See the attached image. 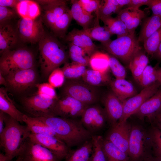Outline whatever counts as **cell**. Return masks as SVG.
<instances>
[{"label":"cell","mask_w":161,"mask_h":161,"mask_svg":"<svg viewBox=\"0 0 161 161\" xmlns=\"http://www.w3.org/2000/svg\"><path fill=\"white\" fill-rule=\"evenodd\" d=\"M0 110L19 122H23L24 114L19 111L16 107L10 98L5 88H0Z\"/></svg>","instance_id":"21"},{"label":"cell","mask_w":161,"mask_h":161,"mask_svg":"<svg viewBox=\"0 0 161 161\" xmlns=\"http://www.w3.org/2000/svg\"><path fill=\"white\" fill-rule=\"evenodd\" d=\"M79 30L76 28L74 29L68 33L66 37V40L70 42L72 44L80 47L86 52V49L82 38L80 35Z\"/></svg>","instance_id":"48"},{"label":"cell","mask_w":161,"mask_h":161,"mask_svg":"<svg viewBox=\"0 0 161 161\" xmlns=\"http://www.w3.org/2000/svg\"><path fill=\"white\" fill-rule=\"evenodd\" d=\"M97 87L91 85L81 78L67 79L62 88L63 95L68 96L88 106L97 102L99 98Z\"/></svg>","instance_id":"5"},{"label":"cell","mask_w":161,"mask_h":161,"mask_svg":"<svg viewBox=\"0 0 161 161\" xmlns=\"http://www.w3.org/2000/svg\"><path fill=\"white\" fill-rule=\"evenodd\" d=\"M78 2L86 12L90 14L95 12L96 15L98 14L101 1L98 0H79Z\"/></svg>","instance_id":"46"},{"label":"cell","mask_w":161,"mask_h":161,"mask_svg":"<svg viewBox=\"0 0 161 161\" xmlns=\"http://www.w3.org/2000/svg\"><path fill=\"white\" fill-rule=\"evenodd\" d=\"M58 99L46 97L37 94L24 98L22 104L25 110L31 117H46L53 116V109Z\"/></svg>","instance_id":"7"},{"label":"cell","mask_w":161,"mask_h":161,"mask_svg":"<svg viewBox=\"0 0 161 161\" xmlns=\"http://www.w3.org/2000/svg\"><path fill=\"white\" fill-rule=\"evenodd\" d=\"M136 10L127 7L122 9L117 14L116 17L124 23L131 18Z\"/></svg>","instance_id":"49"},{"label":"cell","mask_w":161,"mask_h":161,"mask_svg":"<svg viewBox=\"0 0 161 161\" xmlns=\"http://www.w3.org/2000/svg\"><path fill=\"white\" fill-rule=\"evenodd\" d=\"M156 72L157 81L161 84V67H157L156 70Z\"/></svg>","instance_id":"60"},{"label":"cell","mask_w":161,"mask_h":161,"mask_svg":"<svg viewBox=\"0 0 161 161\" xmlns=\"http://www.w3.org/2000/svg\"><path fill=\"white\" fill-rule=\"evenodd\" d=\"M22 161H60L50 151L31 140H26L18 156Z\"/></svg>","instance_id":"9"},{"label":"cell","mask_w":161,"mask_h":161,"mask_svg":"<svg viewBox=\"0 0 161 161\" xmlns=\"http://www.w3.org/2000/svg\"><path fill=\"white\" fill-rule=\"evenodd\" d=\"M161 86V84L157 81L152 85L144 88L139 93L123 101V114L119 122L127 121L147 100L157 91Z\"/></svg>","instance_id":"10"},{"label":"cell","mask_w":161,"mask_h":161,"mask_svg":"<svg viewBox=\"0 0 161 161\" xmlns=\"http://www.w3.org/2000/svg\"><path fill=\"white\" fill-rule=\"evenodd\" d=\"M34 57L29 50L24 48L9 50L2 55L0 60V72L5 76L18 70L33 68Z\"/></svg>","instance_id":"4"},{"label":"cell","mask_w":161,"mask_h":161,"mask_svg":"<svg viewBox=\"0 0 161 161\" xmlns=\"http://www.w3.org/2000/svg\"><path fill=\"white\" fill-rule=\"evenodd\" d=\"M99 20L98 17L96 16L93 27L82 30L92 40L99 41L101 45H103L112 41L110 38L112 35L105 26H100Z\"/></svg>","instance_id":"25"},{"label":"cell","mask_w":161,"mask_h":161,"mask_svg":"<svg viewBox=\"0 0 161 161\" xmlns=\"http://www.w3.org/2000/svg\"><path fill=\"white\" fill-rule=\"evenodd\" d=\"M22 121L31 134L50 135L60 140L55 132L39 118L24 114Z\"/></svg>","instance_id":"22"},{"label":"cell","mask_w":161,"mask_h":161,"mask_svg":"<svg viewBox=\"0 0 161 161\" xmlns=\"http://www.w3.org/2000/svg\"><path fill=\"white\" fill-rule=\"evenodd\" d=\"M107 118L114 125L119 121L123 112V103L112 92L107 93L104 100Z\"/></svg>","instance_id":"18"},{"label":"cell","mask_w":161,"mask_h":161,"mask_svg":"<svg viewBox=\"0 0 161 161\" xmlns=\"http://www.w3.org/2000/svg\"><path fill=\"white\" fill-rule=\"evenodd\" d=\"M102 47L112 55L128 65L134 55L141 48L135 34L117 38L102 45Z\"/></svg>","instance_id":"6"},{"label":"cell","mask_w":161,"mask_h":161,"mask_svg":"<svg viewBox=\"0 0 161 161\" xmlns=\"http://www.w3.org/2000/svg\"><path fill=\"white\" fill-rule=\"evenodd\" d=\"M101 2L98 14L96 16L101 20L111 16L114 13L117 14L122 9L117 0H105Z\"/></svg>","instance_id":"36"},{"label":"cell","mask_w":161,"mask_h":161,"mask_svg":"<svg viewBox=\"0 0 161 161\" xmlns=\"http://www.w3.org/2000/svg\"><path fill=\"white\" fill-rule=\"evenodd\" d=\"M5 77L7 86L17 93H22L35 85L37 79V73L33 68L15 71Z\"/></svg>","instance_id":"8"},{"label":"cell","mask_w":161,"mask_h":161,"mask_svg":"<svg viewBox=\"0 0 161 161\" xmlns=\"http://www.w3.org/2000/svg\"><path fill=\"white\" fill-rule=\"evenodd\" d=\"M65 78L63 71L58 68L53 70L48 77L49 83L55 88L63 86L65 82Z\"/></svg>","instance_id":"44"},{"label":"cell","mask_w":161,"mask_h":161,"mask_svg":"<svg viewBox=\"0 0 161 161\" xmlns=\"http://www.w3.org/2000/svg\"><path fill=\"white\" fill-rule=\"evenodd\" d=\"M16 8L22 18L35 19L40 14L39 5L32 1L19 0Z\"/></svg>","instance_id":"27"},{"label":"cell","mask_w":161,"mask_h":161,"mask_svg":"<svg viewBox=\"0 0 161 161\" xmlns=\"http://www.w3.org/2000/svg\"><path fill=\"white\" fill-rule=\"evenodd\" d=\"M29 138L49 149L61 160L66 158L70 151L63 141L50 135L30 134Z\"/></svg>","instance_id":"16"},{"label":"cell","mask_w":161,"mask_h":161,"mask_svg":"<svg viewBox=\"0 0 161 161\" xmlns=\"http://www.w3.org/2000/svg\"><path fill=\"white\" fill-rule=\"evenodd\" d=\"M17 35L13 28L9 24L1 25L0 27V51L2 55L16 43Z\"/></svg>","instance_id":"24"},{"label":"cell","mask_w":161,"mask_h":161,"mask_svg":"<svg viewBox=\"0 0 161 161\" xmlns=\"http://www.w3.org/2000/svg\"><path fill=\"white\" fill-rule=\"evenodd\" d=\"M161 27V16L153 14L144 21L138 38V41L143 42Z\"/></svg>","instance_id":"26"},{"label":"cell","mask_w":161,"mask_h":161,"mask_svg":"<svg viewBox=\"0 0 161 161\" xmlns=\"http://www.w3.org/2000/svg\"><path fill=\"white\" fill-rule=\"evenodd\" d=\"M149 0H131L127 7L132 8L135 9H139L141 6L147 5Z\"/></svg>","instance_id":"53"},{"label":"cell","mask_w":161,"mask_h":161,"mask_svg":"<svg viewBox=\"0 0 161 161\" xmlns=\"http://www.w3.org/2000/svg\"><path fill=\"white\" fill-rule=\"evenodd\" d=\"M93 145L91 139L82 144L78 148L70 152L66 161H89L92 152Z\"/></svg>","instance_id":"31"},{"label":"cell","mask_w":161,"mask_h":161,"mask_svg":"<svg viewBox=\"0 0 161 161\" xmlns=\"http://www.w3.org/2000/svg\"><path fill=\"white\" fill-rule=\"evenodd\" d=\"M20 38L23 41L32 43L39 41L44 36L41 21L21 18L18 23Z\"/></svg>","instance_id":"13"},{"label":"cell","mask_w":161,"mask_h":161,"mask_svg":"<svg viewBox=\"0 0 161 161\" xmlns=\"http://www.w3.org/2000/svg\"><path fill=\"white\" fill-rule=\"evenodd\" d=\"M81 117L83 126L92 133L103 127L107 117L105 110L97 105H92L86 109Z\"/></svg>","instance_id":"14"},{"label":"cell","mask_w":161,"mask_h":161,"mask_svg":"<svg viewBox=\"0 0 161 161\" xmlns=\"http://www.w3.org/2000/svg\"><path fill=\"white\" fill-rule=\"evenodd\" d=\"M131 127L127 121H119L112 125L106 139L128 155Z\"/></svg>","instance_id":"15"},{"label":"cell","mask_w":161,"mask_h":161,"mask_svg":"<svg viewBox=\"0 0 161 161\" xmlns=\"http://www.w3.org/2000/svg\"><path fill=\"white\" fill-rule=\"evenodd\" d=\"M63 0L37 1L43 5L44 10V19L50 27L56 20L69 9Z\"/></svg>","instance_id":"17"},{"label":"cell","mask_w":161,"mask_h":161,"mask_svg":"<svg viewBox=\"0 0 161 161\" xmlns=\"http://www.w3.org/2000/svg\"><path fill=\"white\" fill-rule=\"evenodd\" d=\"M0 84L7 86V83L5 78L4 76L0 72Z\"/></svg>","instance_id":"59"},{"label":"cell","mask_w":161,"mask_h":161,"mask_svg":"<svg viewBox=\"0 0 161 161\" xmlns=\"http://www.w3.org/2000/svg\"><path fill=\"white\" fill-rule=\"evenodd\" d=\"M72 19L69 9L56 20L51 28L56 35L59 37H63Z\"/></svg>","instance_id":"34"},{"label":"cell","mask_w":161,"mask_h":161,"mask_svg":"<svg viewBox=\"0 0 161 161\" xmlns=\"http://www.w3.org/2000/svg\"><path fill=\"white\" fill-rule=\"evenodd\" d=\"M69 55L72 62L85 66L89 65L90 57L82 48L70 43Z\"/></svg>","instance_id":"35"},{"label":"cell","mask_w":161,"mask_h":161,"mask_svg":"<svg viewBox=\"0 0 161 161\" xmlns=\"http://www.w3.org/2000/svg\"><path fill=\"white\" fill-rule=\"evenodd\" d=\"M148 136L151 148L154 156L161 158V131L152 126Z\"/></svg>","instance_id":"41"},{"label":"cell","mask_w":161,"mask_h":161,"mask_svg":"<svg viewBox=\"0 0 161 161\" xmlns=\"http://www.w3.org/2000/svg\"><path fill=\"white\" fill-rule=\"evenodd\" d=\"M16 13L13 10L8 7L0 6V21L1 23H4L13 18Z\"/></svg>","instance_id":"50"},{"label":"cell","mask_w":161,"mask_h":161,"mask_svg":"<svg viewBox=\"0 0 161 161\" xmlns=\"http://www.w3.org/2000/svg\"><path fill=\"white\" fill-rule=\"evenodd\" d=\"M154 57L159 60L161 61V43L158 50Z\"/></svg>","instance_id":"58"},{"label":"cell","mask_w":161,"mask_h":161,"mask_svg":"<svg viewBox=\"0 0 161 161\" xmlns=\"http://www.w3.org/2000/svg\"><path fill=\"white\" fill-rule=\"evenodd\" d=\"M37 118L54 131L69 148L82 144L91 139L93 135L81 121L54 116Z\"/></svg>","instance_id":"1"},{"label":"cell","mask_w":161,"mask_h":161,"mask_svg":"<svg viewBox=\"0 0 161 161\" xmlns=\"http://www.w3.org/2000/svg\"><path fill=\"white\" fill-rule=\"evenodd\" d=\"M109 85L112 92L122 102L137 94L132 84L125 79H115Z\"/></svg>","instance_id":"19"},{"label":"cell","mask_w":161,"mask_h":161,"mask_svg":"<svg viewBox=\"0 0 161 161\" xmlns=\"http://www.w3.org/2000/svg\"><path fill=\"white\" fill-rule=\"evenodd\" d=\"M119 6L122 9V8L125 5H127L130 2L131 0H117Z\"/></svg>","instance_id":"56"},{"label":"cell","mask_w":161,"mask_h":161,"mask_svg":"<svg viewBox=\"0 0 161 161\" xmlns=\"http://www.w3.org/2000/svg\"><path fill=\"white\" fill-rule=\"evenodd\" d=\"M31 133L26 125L7 114L5 125L0 134V147L2 148L8 161L17 157Z\"/></svg>","instance_id":"2"},{"label":"cell","mask_w":161,"mask_h":161,"mask_svg":"<svg viewBox=\"0 0 161 161\" xmlns=\"http://www.w3.org/2000/svg\"><path fill=\"white\" fill-rule=\"evenodd\" d=\"M149 120L152 124V126L161 131V107Z\"/></svg>","instance_id":"52"},{"label":"cell","mask_w":161,"mask_h":161,"mask_svg":"<svg viewBox=\"0 0 161 161\" xmlns=\"http://www.w3.org/2000/svg\"><path fill=\"white\" fill-rule=\"evenodd\" d=\"M145 161H161V158L154 156H150L145 159Z\"/></svg>","instance_id":"57"},{"label":"cell","mask_w":161,"mask_h":161,"mask_svg":"<svg viewBox=\"0 0 161 161\" xmlns=\"http://www.w3.org/2000/svg\"><path fill=\"white\" fill-rule=\"evenodd\" d=\"M161 43V27L143 42L144 49L148 54L154 57Z\"/></svg>","instance_id":"38"},{"label":"cell","mask_w":161,"mask_h":161,"mask_svg":"<svg viewBox=\"0 0 161 161\" xmlns=\"http://www.w3.org/2000/svg\"><path fill=\"white\" fill-rule=\"evenodd\" d=\"M88 106L71 97L63 95L55 105L53 116L74 119L81 117Z\"/></svg>","instance_id":"11"},{"label":"cell","mask_w":161,"mask_h":161,"mask_svg":"<svg viewBox=\"0 0 161 161\" xmlns=\"http://www.w3.org/2000/svg\"><path fill=\"white\" fill-rule=\"evenodd\" d=\"M36 87L38 91L37 94L47 98L58 99V97L54 88L49 83H43L36 84Z\"/></svg>","instance_id":"45"},{"label":"cell","mask_w":161,"mask_h":161,"mask_svg":"<svg viewBox=\"0 0 161 161\" xmlns=\"http://www.w3.org/2000/svg\"><path fill=\"white\" fill-rule=\"evenodd\" d=\"M81 78L86 82L96 87L109 84L111 80L108 72H101L92 69H86Z\"/></svg>","instance_id":"29"},{"label":"cell","mask_w":161,"mask_h":161,"mask_svg":"<svg viewBox=\"0 0 161 161\" xmlns=\"http://www.w3.org/2000/svg\"><path fill=\"white\" fill-rule=\"evenodd\" d=\"M103 138L99 135L92 136L93 150L89 161H107L103 147Z\"/></svg>","instance_id":"39"},{"label":"cell","mask_w":161,"mask_h":161,"mask_svg":"<svg viewBox=\"0 0 161 161\" xmlns=\"http://www.w3.org/2000/svg\"><path fill=\"white\" fill-rule=\"evenodd\" d=\"M158 65L155 67L148 65L142 73L138 82L144 88L149 86L157 81L156 70Z\"/></svg>","instance_id":"40"},{"label":"cell","mask_w":161,"mask_h":161,"mask_svg":"<svg viewBox=\"0 0 161 161\" xmlns=\"http://www.w3.org/2000/svg\"><path fill=\"white\" fill-rule=\"evenodd\" d=\"M19 0H0V6L6 7H15Z\"/></svg>","instance_id":"54"},{"label":"cell","mask_w":161,"mask_h":161,"mask_svg":"<svg viewBox=\"0 0 161 161\" xmlns=\"http://www.w3.org/2000/svg\"><path fill=\"white\" fill-rule=\"evenodd\" d=\"M102 146L107 161H129L128 155L112 143L103 138Z\"/></svg>","instance_id":"30"},{"label":"cell","mask_w":161,"mask_h":161,"mask_svg":"<svg viewBox=\"0 0 161 161\" xmlns=\"http://www.w3.org/2000/svg\"><path fill=\"white\" fill-rule=\"evenodd\" d=\"M147 136L145 131L140 127L134 126L131 127L128 156L132 161H137L144 156L147 144L150 145L149 139L146 141Z\"/></svg>","instance_id":"12"},{"label":"cell","mask_w":161,"mask_h":161,"mask_svg":"<svg viewBox=\"0 0 161 161\" xmlns=\"http://www.w3.org/2000/svg\"><path fill=\"white\" fill-rule=\"evenodd\" d=\"M148 58L142 49L134 55L129 64V66L134 78L138 82L144 70L148 65Z\"/></svg>","instance_id":"23"},{"label":"cell","mask_w":161,"mask_h":161,"mask_svg":"<svg viewBox=\"0 0 161 161\" xmlns=\"http://www.w3.org/2000/svg\"><path fill=\"white\" fill-rule=\"evenodd\" d=\"M6 115V114L0 111V134L2 132L5 127Z\"/></svg>","instance_id":"55"},{"label":"cell","mask_w":161,"mask_h":161,"mask_svg":"<svg viewBox=\"0 0 161 161\" xmlns=\"http://www.w3.org/2000/svg\"><path fill=\"white\" fill-rule=\"evenodd\" d=\"M161 107V87L151 97L147 100L134 114L140 118L149 119Z\"/></svg>","instance_id":"20"},{"label":"cell","mask_w":161,"mask_h":161,"mask_svg":"<svg viewBox=\"0 0 161 161\" xmlns=\"http://www.w3.org/2000/svg\"><path fill=\"white\" fill-rule=\"evenodd\" d=\"M39 42L42 74L47 78L53 70L66 62L68 55L65 47L52 37L44 35Z\"/></svg>","instance_id":"3"},{"label":"cell","mask_w":161,"mask_h":161,"mask_svg":"<svg viewBox=\"0 0 161 161\" xmlns=\"http://www.w3.org/2000/svg\"><path fill=\"white\" fill-rule=\"evenodd\" d=\"M146 5L151 10L152 14L161 16V0H149Z\"/></svg>","instance_id":"51"},{"label":"cell","mask_w":161,"mask_h":161,"mask_svg":"<svg viewBox=\"0 0 161 161\" xmlns=\"http://www.w3.org/2000/svg\"><path fill=\"white\" fill-rule=\"evenodd\" d=\"M71 3L70 12L72 18L83 27V30L89 28L94 16L85 11L80 5L78 0H71Z\"/></svg>","instance_id":"28"},{"label":"cell","mask_w":161,"mask_h":161,"mask_svg":"<svg viewBox=\"0 0 161 161\" xmlns=\"http://www.w3.org/2000/svg\"><path fill=\"white\" fill-rule=\"evenodd\" d=\"M61 69L67 79L81 78L87 69L86 66L72 62L66 63Z\"/></svg>","instance_id":"37"},{"label":"cell","mask_w":161,"mask_h":161,"mask_svg":"<svg viewBox=\"0 0 161 161\" xmlns=\"http://www.w3.org/2000/svg\"><path fill=\"white\" fill-rule=\"evenodd\" d=\"M112 35L116 34L117 38L129 34L125 23L116 17L112 16L101 20Z\"/></svg>","instance_id":"33"},{"label":"cell","mask_w":161,"mask_h":161,"mask_svg":"<svg viewBox=\"0 0 161 161\" xmlns=\"http://www.w3.org/2000/svg\"><path fill=\"white\" fill-rule=\"evenodd\" d=\"M79 31L85 47L86 52L90 57L97 51V47L93 42L91 38L83 32L82 30H79Z\"/></svg>","instance_id":"47"},{"label":"cell","mask_w":161,"mask_h":161,"mask_svg":"<svg viewBox=\"0 0 161 161\" xmlns=\"http://www.w3.org/2000/svg\"><path fill=\"white\" fill-rule=\"evenodd\" d=\"M15 161H22V160L20 158L18 157L17 158L16 160Z\"/></svg>","instance_id":"61"},{"label":"cell","mask_w":161,"mask_h":161,"mask_svg":"<svg viewBox=\"0 0 161 161\" xmlns=\"http://www.w3.org/2000/svg\"><path fill=\"white\" fill-rule=\"evenodd\" d=\"M145 16V14L144 11L139 9L136 10L131 18L124 23L129 34L135 33L136 28Z\"/></svg>","instance_id":"43"},{"label":"cell","mask_w":161,"mask_h":161,"mask_svg":"<svg viewBox=\"0 0 161 161\" xmlns=\"http://www.w3.org/2000/svg\"><path fill=\"white\" fill-rule=\"evenodd\" d=\"M109 55L97 51L90 57L89 65L92 69L101 72L109 71Z\"/></svg>","instance_id":"32"},{"label":"cell","mask_w":161,"mask_h":161,"mask_svg":"<svg viewBox=\"0 0 161 161\" xmlns=\"http://www.w3.org/2000/svg\"><path fill=\"white\" fill-rule=\"evenodd\" d=\"M109 67L116 79H125L126 72L125 67L118 59L112 55H109Z\"/></svg>","instance_id":"42"}]
</instances>
